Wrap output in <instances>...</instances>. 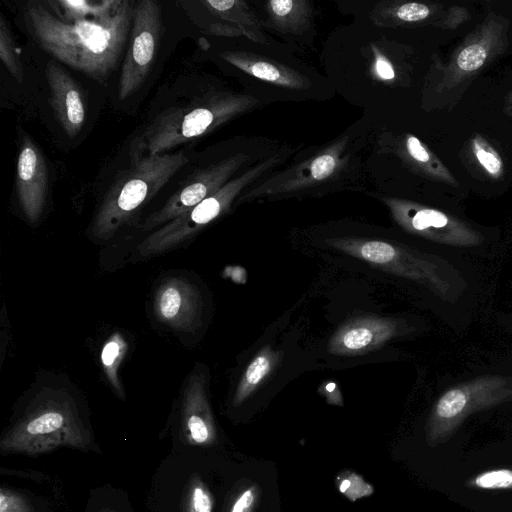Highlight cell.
<instances>
[{
	"instance_id": "cell-1",
	"label": "cell",
	"mask_w": 512,
	"mask_h": 512,
	"mask_svg": "<svg viewBox=\"0 0 512 512\" xmlns=\"http://www.w3.org/2000/svg\"><path fill=\"white\" fill-rule=\"evenodd\" d=\"M135 5L133 1L121 0L106 15L66 22L42 4L29 2L25 22L45 52L103 83L116 69L131 33Z\"/></svg>"
},
{
	"instance_id": "cell-2",
	"label": "cell",
	"mask_w": 512,
	"mask_h": 512,
	"mask_svg": "<svg viewBox=\"0 0 512 512\" xmlns=\"http://www.w3.org/2000/svg\"><path fill=\"white\" fill-rule=\"evenodd\" d=\"M183 152L135 156L132 166L107 191L93 217V237L108 240L186 164Z\"/></svg>"
},
{
	"instance_id": "cell-3",
	"label": "cell",
	"mask_w": 512,
	"mask_h": 512,
	"mask_svg": "<svg viewBox=\"0 0 512 512\" xmlns=\"http://www.w3.org/2000/svg\"><path fill=\"white\" fill-rule=\"evenodd\" d=\"M88 443V432L73 398L66 391L48 388L35 396L5 434L1 449L39 453L59 446L83 448Z\"/></svg>"
},
{
	"instance_id": "cell-4",
	"label": "cell",
	"mask_w": 512,
	"mask_h": 512,
	"mask_svg": "<svg viewBox=\"0 0 512 512\" xmlns=\"http://www.w3.org/2000/svg\"><path fill=\"white\" fill-rule=\"evenodd\" d=\"M512 400V380L492 375L460 383L446 390L429 414L425 438L434 447L451 438L471 414Z\"/></svg>"
},
{
	"instance_id": "cell-5",
	"label": "cell",
	"mask_w": 512,
	"mask_h": 512,
	"mask_svg": "<svg viewBox=\"0 0 512 512\" xmlns=\"http://www.w3.org/2000/svg\"><path fill=\"white\" fill-rule=\"evenodd\" d=\"M330 243L335 249L376 268L422 284L440 297L450 291L446 270L432 256L376 239H334Z\"/></svg>"
},
{
	"instance_id": "cell-6",
	"label": "cell",
	"mask_w": 512,
	"mask_h": 512,
	"mask_svg": "<svg viewBox=\"0 0 512 512\" xmlns=\"http://www.w3.org/2000/svg\"><path fill=\"white\" fill-rule=\"evenodd\" d=\"M162 35L161 6L154 0L136 3L129 45L121 69L118 97L132 95L146 79Z\"/></svg>"
},
{
	"instance_id": "cell-7",
	"label": "cell",
	"mask_w": 512,
	"mask_h": 512,
	"mask_svg": "<svg viewBox=\"0 0 512 512\" xmlns=\"http://www.w3.org/2000/svg\"><path fill=\"white\" fill-rule=\"evenodd\" d=\"M203 300L198 287L183 276L161 280L153 297L157 320L179 332H194L200 322Z\"/></svg>"
},
{
	"instance_id": "cell-8",
	"label": "cell",
	"mask_w": 512,
	"mask_h": 512,
	"mask_svg": "<svg viewBox=\"0 0 512 512\" xmlns=\"http://www.w3.org/2000/svg\"><path fill=\"white\" fill-rule=\"evenodd\" d=\"M399 219L409 232L440 244L471 247L482 241V236L468 224L437 209L403 207Z\"/></svg>"
},
{
	"instance_id": "cell-9",
	"label": "cell",
	"mask_w": 512,
	"mask_h": 512,
	"mask_svg": "<svg viewBox=\"0 0 512 512\" xmlns=\"http://www.w3.org/2000/svg\"><path fill=\"white\" fill-rule=\"evenodd\" d=\"M397 320L362 316L343 323L330 338L327 350L337 356H357L380 348L399 334Z\"/></svg>"
},
{
	"instance_id": "cell-10",
	"label": "cell",
	"mask_w": 512,
	"mask_h": 512,
	"mask_svg": "<svg viewBox=\"0 0 512 512\" xmlns=\"http://www.w3.org/2000/svg\"><path fill=\"white\" fill-rule=\"evenodd\" d=\"M16 185L23 213L30 223L37 222L46 203L48 175L41 151L28 136L19 150Z\"/></svg>"
},
{
	"instance_id": "cell-11",
	"label": "cell",
	"mask_w": 512,
	"mask_h": 512,
	"mask_svg": "<svg viewBox=\"0 0 512 512\" xmlns=\"http://www.w3.org/2000/svg\"><path fill=\"white\" fill-rule=\"evenodd\" d=\"M207 376L196 366L186 378L181 403V423L188 439L195 444H212L216 427L207 395Z\"/></svg>"
},
{
	"instance_id": "cell-12",
	"label": "cell",
	"mask_w": 512,
	"mask_h": 512,
	"mask_svg": "<svg viewBox=\"0 0 512 512\" xmlns=\"http://www.w3.org/2000/svg\"><path fill=\"white\" fill-rule=\"evenodd\" d=\"M503 28V24L490 20L471 35V39H467L452 58L445 72L444 86L451 88L481 69L501 48Z\"/></svg>"
},
{
	"instance_id": "cell-13",
	"label": "cell",
	"mask_w": 512,
	"mask_h": 512,
	"mask_svg": "<svg viewBox=\"0 0 512 512\" xmlns=\"http://www.w3.org/2000/svg\"><path fill=\"white\" fill-rule=\"evenodd\" d=\"M45 74L55 117L67 136L75 137L85 121V105L80 87L55 61L47 63Z\"/></svg>"
},
{
	"instance_id": "cell-14",
	"label": "cell",
	"mask_w": 512,
	"mask_h": 512,
	"mask_svg": "<svg viewBox=\"0 0 512 512\" xmlns=\"http://www.w3.org/2000/svg\"><path fill=\"white\" fill-rule=\"evenodd\" d=\"M280 361V353L269 345L264 346L249 362L237 384L233 404L246 401L271 375Z\"/></svg>"
},
{
	"instance_id": "cell-15",
	"label": "cell",
	"mask_w": 512,
	"mask_h": 512,
	"mask_svg": "<svg viewBox=\"0 0 512 512\" xmlns=\"http://www.w3.org/2000/svg\"><path fill=\"white\" fill-rule=\"evenodd\" d=\"M128 351V343L123 335L115 332L104 342L100 360L106 378L120 397H124V390L119 378V367Z\"/></svg>"
},
{
	"instance_id": "cell-16",
	"label": "cell",
	"mask_w": 512,
	"mask_h": 512,
	"mask_svg": "<svg viewBox=\"0 0 512 512\" xmlns=\"http://www.w3.org/2000/svg\"><path fill=\"white\" fill-rule=\"evenodd\" d=\"M121 0L84 1L60 0L56 4L63 11L62 19L66 22H75L88 18L100 17L113 11Z\"/></svg>"
},
{
	"instance_id": "cell-17",
	"label": "cell",
	"mask_w": 512,
	"mask_h": 512,
	"mask_svg": "<svg viewBox=\"0 0 512 512\" xmlns=\"http://www.w3.org/2000/svg\"><path fill=\"white\" fill-rule=\"evenodd\" d=\"M406 147L410 156L427 167V170L439 180L457 186V181L448 168L443 165L415 136H409Z\"/></svg>"
},
{
	"instance_id": "cell-18",
	"label": "cell",
	"mask_w": 512,
	"mask_h": 512,
	"mask_svg": "<svg viewBox=\"0 0 512 512\" xmlns=\"http://www.w3.org/2000/svg\"><path fill=\"white\" fill-rule=\"evenodd\" d=\"M473 154L479 165L493 179L503 175V160L497 150L481 135H476L471 141Z\"/></svg>"
},
{
	"instance_id": "cell-19",
	"label": "cell",
	"mask_w": 512,
	"mask_h": 512,
	"mask_svg": "<svg viewBox=\"0 0 512 512\" xmlns=\"http://www.w3.org/2000/svg\"><path fill=\"white\" fill-rule=\"evenodd\" d=\"M0 59L12 77L22 83L24 78L22 64L9 26L3 16L0 17Z\"/></svg>"
},
{
	"instance_id": "cell-20",
	"label": "cell",
	"mask_w": 512,
	"mask_h": 512,
	"mask_svg": "<svg viewBox=\"0 0 512 512\" xmlns=\"http://www.w3.org/2000/svg\"><path fill=\"white\" fill-rule=\"evenodd\" d=\"M336 485L339 492L352 502L374 493V487L353 471L339 473L336 477Z\"/></svg>"
},
{
	"instance_id": "cell-21",
	"label": "cell",
	"mask_w": 512,
	"mask_h": 512,
	"mask_svg": "<svg viewBox=\"0 0 512 512\" xmlns=\"http://www.w3.org/2000/svg\"><path fill=\"white\" fill-rule=\"evenodd\" d=\"M470 486L482 490L512 489V469L498 468L479 473L470 481Z\"/></svg>"
},
{
	"instance_id": "cell-22",
	"label": "cell",
	"mask_w": 512,
	"mask_h": 512,
	"mask_svg": "<svg viewBox=\"0 0 512 512\" xmlns=\"http://www.w3.org/2000/svg\"><path fill=\"white\" fill-rule=\"evenodd\" d=\"M212 509L210 492L201 482H196L189 491L186 512H212Z\"/></svg>"
},
{
	"instance_id": "cell-23",
	"label": "cell",
	"mask_w": 512,
	"mask_h": 512,
	"mask_svg": "<svg viewBox=\"0 0 512 512\" xmlns=\"http://www.w3.org/2000/svg\"><path fill=\"white\" fill-rule=\"evenodd\" d=\"M0 512H33L21 496L5 489L0 492Z\"/></svg>"
},
{
	"instance_id": "cell-24",
	"label": "cell",
	"mask_w": 512,
	"mask_h": 512,
	"mask_svg": "<svg viewBox=\"0 0 512 512\" xmlns=\"http://www.w3.org/2000/svg\"><path fill=\"white\" fill-rule=\"evenodd\" d=\"M431 9L420 3H407L400 6L397 10V16L403 21L414 22L429 17Z\"/></svg>"
},
{
	"instance_id": "cell-25",
	"label": "cell",
	"mask_w": 512,
	"mask_h": 512,
	"mask_svg": "<svg viewBox=\"0 0 512 512\" xmlns=\"http://www.w3.org/2000/svg\"><path fill=\"white\" fill-rule=\"evenodd\" d=\"M256 501L257 489L254 486H250L237 496L230 512H252Z\"/></svg>"
},
{
	"instance_id": "cell-26",
	"label": "cell",
	"mask_w": 512,
	"mask_h": 512,
	"mask_svg": "<svg viewBox=\"0 0 512 512\" xmlns=\"http://www.w3.org/2000/svg\"><path fill=\"white\" fill-rule=\"evenodd\" d=\"M335 167V160L330 155H322L311 165V174L315 179H324L329 176Z\"/></svg>"
},
{
	"instance_id": "cell-27",
	"label": "cell",
	"mask_w": 512,
	"mask_h": 512,
	"mask_svg": "<svg viewBox=\"0 0 512 512\" xmlns=\"http://www.w3.org/2000/svg\"><path fill=\"white\" fill-rule=\"evenodd\" d=\"M251 73L260 79H265L269 81H277L278 79H280L279 71L272 65L264 62L255 63L251 67Z\"/></svg>"
},
{
	"instance_id": "cell-28",
	"label": "cell",
	"mask_w": 512,
	"mask_h": 512,
	"mask_svg": "<svg viewBox=\"0 0 512 512\" xmlns=\"http://www.w3.org/2000/svg\"><path fill=\"white\" fill-rule=\"evenodd\" d=\"M270 6L276 15L285 16L292 10L294 2L291 0H273L270 2Z\"/></svg>"
},
{
	"instance_id": "cell-29",
	"label": "cell",
	"mask_w": 512,
	"mask_h": 512,
	"mask_svg": "<svg viewBox=\"0 0 512 512\" xmlns=\"http://www.w3.org/2000/svg\"><path fill=\"white\" fill-rule=\"evenodd\" d=\"M376 70H377L378 75L380 77H382L383 79L390 80V79H393L395 76L394 70L391 67V65L382 59L377 60Z\"/></svg>"
},
{
	"instance_id": "cell-30",
	"label": "cell",
	"mask_w": 512,
	"mask_h": 512,
	"mask_svg": "<svg viewBox=\"0 0 512 512\" xmlns=\"http://www.w3.org/2000/svg\"><path fill=\"white\" fill-rule=\"evenodd\" d=\"M235 1L233 0H225V1H205V4L210 6L212 9L216 11H227L235 5Z\"/></svg>"
},
{
	"instance_id": "cell-31",
	"label": "cell",
	"mask_w": 512,
	"mask_h": 512,
	"mask_svg": "<svg viewBox=\"0 0 512 512\" xmlns=\"http://www.w3.org/2000/svg\"><path fill=\"white\" fill-rule=\"evenodd\" d=\"M510 107H511V111H512V96H511V101H510Z\"/></svg>"
}]
</instances>
